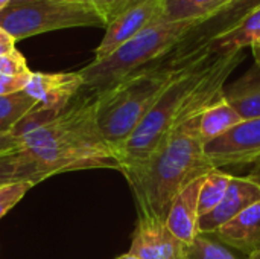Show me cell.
Returning <instances> with one entry per match:
<instances>
[{
  "label": "cell",
  "instance_id": "ffe728a7",
  "mask_svg": "<svg viewBox=\"0 0 260 259\" xmlns=\"http://www.w3.org/2000/svg\"><path fill=\"white\" fill-rule=\"evenodd\" d=\"M38 101L24 90L0 96V133H11L14 127L35 107Z\"/></svg>",
  "mask_w": 260,
  "mask_h": 259
},
{
  "label": "cell",
  "instance_id": "1f68e13d",
  "mask_svg": "<svg viewBox=\"0 0 260 259\" xmlns=\"http://www.w3.org/2000/svg\"><path fill=\"white\" fill-rule=\"evenodd\" d=\"M34 2H40V0H11L8 8H15V6H21V5H29Z\"/></svg>",
  "mask_w": 260,
  "mask_h": 259
},
{
  "label": "cell",
  "instance_id": "e0dca14e",
  "mask_svg": "<svg viewBox=\"0 0 260 259\" xmlns=\"http://www.w3.org/2000/svg\"><path fill=\"white\" fill-rule=\"evenodd\" d=\"M46 179H49L47 172L27 151L18 150L0 156V186L17 182H34L38 185Z\"/></svg>",
  "mask_w": 260,
  "mask_h": 259
},
{
  "label": "cell",
  "instance_id": "83f0119b",
  "mask_svg": "<svg viewBox=\"0 0 260 259\" xmlns=\"http://www.w3.org/2000/svg\"><path fill=\"white\" fill-rule=\"evenodd\" d=\"M14 49H15V40L5 29L0 27V56Z\"/></svg>",
  "mask_w": 260,
  "mask_h": 259
},
{
  "label": "cell",
  "instance_id": "cb8c5ba5",
  "mask_svg": "<svg viewBox=\"0 0 260 259\" xmlns=\"http://www.w3.org/2000/svg\"><path fill=\"white\" fill-rule=\"evenodd\" d=\"M0 73L9 76H21L30 75L32 70L27 67L26 58L17 49H14L0 56Z\"/></svg>",
  "mask_w": 260,
  "mask_h": 259
},
{
  "label": "cell",
  "instance_id": "5bb4252c",
  "mask_svg": "<svg viewBox=\"0 0 260 259\" xmlns=\"http://www.w3.org/2000/svg\"><path fill=\"white\" fill-rule=\"evenodd\" d=\"M215 237L224 246L233 247L245 255L260 249V202L254 203L238 217L216 229Z\"/></svg>",
  "mask_w": 260,
  "mask_h": 259
},
{
  "label": "cell",
  "instance_id": "603a6c76",
  "mask_svg": "<svg viewBox=\"0 0 260 259\" xmlns=\"http://www.w3.org/2000/svg\"><path fill=\"white\" fill-rule=\"evenodd\" d=\"M34 182H17L0 186V220L35 186Z\"/></svg>",
  "mask_w": 260,
  "mask_h": 259
},
{
  "label": "cell",
  "instance_id": "6da1fadb",
  "mask_svg": "<svg viewBox=\"0 0 260 259\" xmlns=\"http://www.w3.org/2000/svg\"><path fill=\"white\" fill-rule=\"evenodd\" d=\"M244 58L242 50L215 56L187 98L180 121L148 162L125 177L136 197L139 214L165 220L177 194L197 177L212 171L204 162V140L200 134L201 113L222 95L227 78Z\"/></svg>",
  "mask_w": 260,
  "mask_h": 259
},
{
  "label": "cell",
  "instance_id": "8fae6325",
  "mask_svg": "<svg viewBox=\"0 0 260 259\" xmlns=\"http://www.w3.org/2000/svg\"><path fill=\"white\" fill-rule=\"evenodd\" d=\"M84 89L78 72L41 73L32 72L24 92L38 101V104L52 111H62Z\"/></svg>",
  "mask_w": 260,
  "mask_h": 259
},
{
  "label": "cell",
  "instance_id": "836d02e7",
  "mask_svg": "<svg viewBox=\"0 0 260 259\" xmlns=\"http://www.w3.org/2000/svg\"><path fill=\"white\" fill-rule=\"evenodd\" d=\"M247 259H260V249L259 250H256V252H253L251 255H248V258Z\"/></svg>",
  "mask_w": 260,
  "mask_h": 259
},
{
  "label": "cell",
  "instance_id": "484cf974",
  "mask_svg": "<svg viewBox=\"0 0 260 259\" xmlns=\"http://www.w3.org/2000/svg\"><path fill=\"white\" fill-rule=\"evenodd\" d=\"M148 0H113L110 8L107 9V14H105V20H107V24L111 23L114 18H117L119 15H122L123 12L145 3Z\"/></svg>",
  "mask_w": 260,
  "mask_h": 259
},
{
  "label": "cell",
  "instance_id": "d6986e66",
  "mask_svg": "<svg viewBox=\"0 0 260 259\" xmlns=\"http://www.w3.org/2000/svg\"><path fill=\"white\" fill-rule=\"evenodd\" d=\"M227 0H161V20L200 23L218 11Z\"/></svg>",
  "mask_w": 260,
  "mask_h": 259
},
{
  "label": "cell",
  "instance_id": "3957f363",
  "mask_svg": "<svg viewBox=\"0 0 260 259\" xmlns=\"http://www.w3.org/2000/svg\"><path fill=\"white\" fill-rule=\"evenodd\" d=\"M180 70L181 69L174 67L166 56H163L154 64L119 81L113 87L96 93V124L104 142L113 153L129 137Z\"/></svg>",
  "mask_w": 260,
  "mask_h": 259
},
{
  "label": "cell",
  "instance_id": "4dcf8cb0",
  "mask_svg": "<svg viewBox=\"0 0 260 259\" xmlns=\"http://www.w3.org/2000/svg\"><path fill=\"white\" fill-rule=\"evenodd\" d=\"M251 180H254L257 185L260 186V165H257V166H254V169L250 172V176H248Z\"/></svg>",
  "mask_w": 260,
  "mask_h": 259
},
{
  "label": "cell",
  "instance_id": "2e32d148",
  "mask_svg": "<svg viewBox=\"0 0 260 259\" xmlns=\"http://www.w3.org/2000/svg\"><path fill=\"white\" fill-rule=\"evenodd\" d=\"M260 37V8L256 9L253 14H250L242 23H239L232 31L219 35L218 38L212 40L206 44L203 49L204 55L215 56V55H224L232 52L244 50L245 47H250L253 41Z\"/></svg>",
  "mask_w": 260,
  "mask_h": 259
},
{
  "label": "cell",
  "instance_id": "7a4b0ae2",
  "mask_svg": "<svg viewBox=\"0 0 260 259\" xmlns=\"http://www.w3.org/2000/svg\"><path fill=\"white\" fill-rule=\"evenodd\" d=\"M78 95L55 119L20 137L21 150L49 177L91 168L120 169L113 150L104 142L96 118V93Z\"/></svg>",
  "mask_w": 260,
  "mask_h": 259
},
{
  "label": "cell",
  "instance_id": "9c48e42d",
  "mask_svg": "<svg viewBox=\"0 0 260 259\" xmlns=\"http://www.w3.org/2000/svg\"><path fill=\"white\" fill-rule=\"evenodd\" d=\"M187 247L168 229L165 220L139 214L128 253L137 259H186Z\"/></svg>",
  "mask_w": 260,
  "mask_h": 259
},
{
  "label": "cell",
  "instance_id": "e575fe53",
  "mask_svg": "<svg viewBox=\"0 0 260 259\" xmlns=\"http://www.w3.org/2000/svg\"><path fill=\"white\" fill-rule=\"evenodd\" d=\"M116 259H137L136 256H133L131 253H123V255H120V256H117Z\"/></svg>",
  "mask_w": 260,
  "mask_h": 259
},
{
  "label": "cell",
  "instance_id": "30bf717a",
  "mask_svg": "<svg viewBox=\"0 0 260 259\" xmlns=\"http://www.w3.org/2000/svg\"><path fill=\"white\" fill-rule=\"evenodd\" d=\"M161 17V0H148L107 24L101 44L94 49V61L104 60L123 43L136 37Z\"/></svg>",
  "mask_w": 260,
  "mask_h": 259
},
{
  "label": "cell",
  "instance_id": "ac0fdd59",
  "mask_svg": "<svg viewBox=\"0 0 260 259\" xmlns=\"http://www.w3.org/2000/svg\"><path fill=\"white\" fill-rule=\"evenodd\" d=\"M239 122H242V118L238 114V111L227 102L222 95L213 101L203 113H201V121H200V134L206 142L213 140L233 127H236Z\"/></svg>",
  "mask_w": 260,
  "mask_h": 259
},
{
  "label": "cell",
  "instance_id": "7c38bea8",
  "mask_svg": "<svg viewBox=\"0 0 260 259\" xmlns=\"http://www.w3.org/2000/svg\"><path fill=\"white\" fill-rule=\"evenodd\" d=\"M260 202V186L247 177H235L221 200V203L210 211L209 214L200 217L198 220V232L212 235L216 229L238 217L241 212Z\"/></svg>",
  "mask_w": 260,
  "mask_h": 259
},
{
  "label": "cell",
  "instance_id": "ba28073f",
  "mask_svg": "<svg viewBox=\"0 0 260 259\" xmlns=\"http://www.w3.org/2000/svg\"><path fill=\"white\" fill-rule=\"evenodd\" d=\"M209 169L260 165V118L239 122L222 136L204 143Z\"/></svg>",
  "mask_w": 260,
  "mask_h": 259
},
{
  "label": "cell",
  "instance_id": "44dd1931",
  "mask_svg": "<svg viewBox=\"0 0 260 259\" xmlns=\"http://www.w3.org/2000/svg\"><path fill=\"white\" fill-rule=\"evenodd\" d=\"M232 179H233L232 174H227L221 169H212L204 176L200 189V200H198L200 217L209 214L221 203L232 183Z\"/></svg>",
  "mask_w": 260,
  "mask_h": 259
},
{
  "label": "cell",
  "instance_id": "9a60e30c",
  "mask_svg": "<svg viewBox=\"0 0 260 259\" xmlns=\"http://www.w3.org/2000/svg\"><path fill=\"white\" fill-rule=\"evenodd\" d=\"M224 98L242 121L260 118V67L254 64L239 79L224 87Z\"/></svg>",
  "mask_w": 260,
  "mask_h": 259
},
{
  "label": "cell",
  "instance_id": "f546056e",
  "mask_svg": "<svg viewBox=\"0 0 260 259\" xmlns=\"http://www.w3.org/2000/svg\"><path fill=\"white\" fill-rule=\"evenodd\" d=\"M111 2H113V0H93V3L98 6V9H99V11L104 14V17H105V14H107V9L110 8Z\"/></svg>",
  "mask_w": 260,
  "mask_h": 259
},
{
  "label": "cell",
  "instance_id": "f1b7e54d",
  "mask_svg": "<svg viewBox=\"0 0 260 259\" xmlns=\"http://www.w3.org/2000/svg\"><path fill=\"white\" fill-rule=\"evenodd\" d=\"M251 52H253V58H254V64L260 67V37L253 41V44L250 46Z\"/></svg>",
  "mask_w": 260,
  "mask_h": 259
},
{
  "label": "cell",
  "instance_id": "52a82bcc",
  "mask_svg": "<svg viewBox=\"0 0 260 259\" xmlns=\"http://www.w3.org/2000/svg\"><path fill=\"white\" fill-rule=\"evenodd\" d=\"M259 8L260 0H227L210 17L197 23L166 55L168 60L172 61L175 67L181 69L200 60L210 58L203 53L206 44L236 27Z\"/></svg>",
  "mask_w": 260,
  "mask_h": 259
},
{
  "label": "cell",
  "instance_id": "d4e9b609",
  "mask_svg": "<svg viewBox=\"0 0 260 259\" xmlns=\"http://www.w3.org/2000/svg\"><path fill=\"white\" fill-rule=\"evenodd\" d=\"M30 75L9 76V75H2L0 73V96H6V95H12V93L24 90V87L29 82Z\"/></svg>",
  "mask_w": 260,
  "mask_h": 259
},
{
  "label": "cell",
  "instance_id": "5b68a950",
  "mask_svg": "<svg viewBox=\"0 0 260 259\" xmlns=\"http://www.w3.org/2000/svg\"><path fill=\"white\" fill-rule=\"evenodd\" d=\"M193 26L192 21H165L161 18L154 21L104 60H93L82 67L78 72L84 82L82 90L88 93L104 92L154 64L166 56Z\"/></svg>",
  "mask_w": 260,
  "mask_h": 259
},
{
  "label": "cell",
  "instance_id": "d6a6232c",
  "mask_svg": "<svg viewBox=\"0 0 260 259\" xmlns=\"http://www.w3.org/2000/svg\"><path fill=\"white\" fill-rule=\"evenodd\" d=\"M11 0H0V12H3L8 6H9Z\"/></svg>",
  "mask_w": 260,
  "mask_h": 259
},
{
  "label": "cell",
  "instance_id": "8992f818",
  "mask_svg": "<svg viewBox=\"0 0 260 259\" xmlns=\"http://www.w3.org/2000/svg\"><path fill=\"white\" fill-rule=\"evenodd\" d=\"M85 26L107 27V20L93 0H40L0 12V27L15 41L52 31Z\"/></svg>",
  "mask_w": 260,
  "mask_h": 259
},
{
  "label": "cell",
  "instance_id": "277c9868",
  "mask_svg": "<svg viewBox=\"0 0 260 259\" xmlns=\"http://www.w3.org/2000/svg\"><path fill=\"white\" fill-rule=\"evenodd\" d=\"M215 56L200 60L181 69L166 85L129 137L114 151L120 166L119 171L125 177L131 176L148 162L172 127L180 121L187 98L198 85Z\"/></svg>",
  "mask_w": 260,
  "mask_h": 259
},
{
  "label": "cell",
  "instance_id": "4fadbf2b",
  "mask_svg": "<svg viewBox=\"0 0 260 259\" xmlns=\"http://www.w3.org/2000/svg\"><path fill=\"white\" fill-rule=\"evenodd\" d=\"M204 176L197 177L177 194L165 218L168 229L186 246H190L200 234L198 232V220H200L198 200H200V189H201Z\"/></svg>",
  "mask_w": 260,
  "mask_h": 259
},
{
  "label": "cell",
  "instance_id": "4316f807",
  "mask_svg": "<svg viewBox=\"0 0 260 259\" xmlns=\"http://www.w3.org/2000/svg\"><path fill=\"white\" fill-rule=\"evenodd\" d=\"M21 150V142L12 133H0V156Z\"/></svg>",
  "mask_w": 260,
  "mask_h": 259
},
{
  "label": "cell",
  "instance_id": "7402d4cb",
  "mask_svg": "<svg viewBox=\"0 0 260 259\" xmlns=\"http://www.w3.org/2000/svg\"><path fill=\"white\" fill-rule=\"evenodd\" d=\"M186 259H238L215 237L198 234L193 243L187 247Z\"/></svg>",
  "mask_w": 260,
  "mask_h": 259
}]
</instances>
